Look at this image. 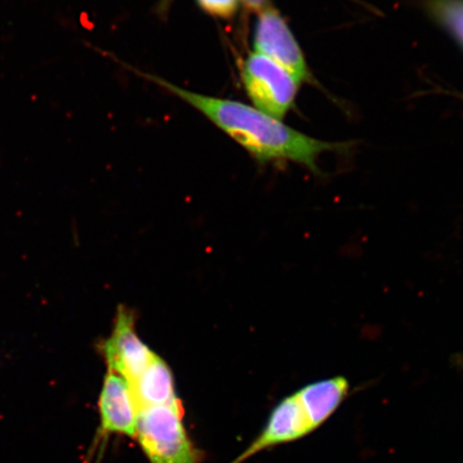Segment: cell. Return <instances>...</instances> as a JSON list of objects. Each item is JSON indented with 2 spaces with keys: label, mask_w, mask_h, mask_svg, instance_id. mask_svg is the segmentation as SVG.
I'll list each match as a JSON object with an SVG mask.
<instances>
[{
  "label": "cell",
  "mask_w": 463,
  "mask_h": 463,
  "mask_svg": "<svg viewBox=\"0 0 463 463\" xmlns=\"http://www.w3.org/2000/svg\"><path fill=\"white\" fill-rule=\"evenodd\" d=\"M350 391L349 380L341 375L303 386L276 405L258 438L231 463H244L260 451L309 437L333 418Z\"/></svg>",
  "instance_id": "cell-2"
},
{
  "label": "cell",
  "mask_w": 463,
  "mask_h": 463,
  "mask_svg": "<svg viewBox=\"0 0 463 463\" xmlns=\"http://www.w3.org/2000/svg\"><path fill=\"white\" fill-rule=\"evenodd\" d=\"M241 2L250 13L256 14H260V11L269 8L270 5L269 0H241Z\"/></svg>",
  "instance_id": "cell-10"
},
{
  "label": "cell",
  "mask_w": 463,
  "mask_h": 463,
  "mask_svg": "<svg viewBox=\"0 0 463 463\" xmlns=\"http://www.w3.org/2000/svg\"><path fill=\"white\" fill-rule=\"evenodd\" d=\"M136 437L149 463L200 462L184 430L179 401L138 411Z\"/></svg>",
  "instance_id": "cell-3"
},
{
  "label": "cell",
  "mask_w": 463,
  "mask_h": 463,
  "mask_svg": "<svg viewBox=\"0 0 463 463\" xmlns=\"http://www.w3.org/2000/svg\"><path fill=\"white\" fill-rule=\"evenodd\" d=\"M143 75L198 109L260 164L292 161L317 173V160L321 154L345 147V144L324 142L306 136L244 103L201 95L154 75Z\"/></svg>",
  "instance_id": "cell-1"
},
{
  "label": "cell",
  "mask_w": 463,
  "mask_h": 463,
  "mask_svg": "<svg viewBox=\"0 0 463 463\" xmlns=\"http://www.w3.org/2000/svg\"><path fill=\"white\" fill-rule=\"evenodd\" d=\"M241 0H196L201 10L217 19L230 20L240 8Z\"/></svg>",
  "instance_id": "cell-9"
},
{
  "label": "cell",
  "mask_w": 463,
  "mask_h": 463,
  "mask_svg": "<svg viewBox=\"0 0 463 463\" xmlns=\"http://www.w3.org/2000/svg\"><path fill=\"white\" fill-rule=\"evenodd\" d=\"M98 407L100 427L97 441H103L111 434L136 437L138 409L128 382L118 374L109 372L103 382Z\"/></svg>",
  "instance_id": "cell-7"
},
{
  "label": "cell",
  "mask_w": 463,
  "mask_h": 463,
  "mask_svg": "<svg viewBox=\"0 0 463 463\" xmlns=\"http://www.w3.org/2000/svg\"><path fill=\"white\" fill-rule=\"evenodd\" d=\"M241 79L254 108L276 119L285 118L297 100L298 80L262 54L248 56L242 65Z\"/></svg>",
  "instance_id": "cell-4"
},
{
  "label": "cell",
  "mask_w": 463,
  "mask_h": 463,
  "mask_svg": "<svg viewBox=\"0 0 463 463\" xmlns=\"http://www.w3.org/2000/svg\"><path fill=\"white\" fill-rule=\"evenodd\" d=\"M109 372L118 374L131 384L152 362L155 353L138 337L135 317L120 307L116 316L114 329L102 346Z\"/></svg>",
  "instance_id": "cell-6"
},
{
  "label": "cell",
  "mask_w": 463,
  "mask_h": 463,
  "mask_svg": "<svg viewBox=\"0 0 463 463\" xmlns=\"http://www.w3.org/2000/svg\"><path fill=\"white\" fill-rule=\"evenodd\" d=\"M256 53L269 57L291 73L300 84L314 82L302 49L279 11H260L253 33Z\"/></svg>",
  "instance_id": "cell-5"
},
{
  "label": "cell",
  "mask_w": 463,
  "mask_h": 463,
  "mask_svg": "<svg viewBox=\"0 0 463 463\" xmlns=\"http://www.w3.org/2000/svg\"><path fill=\"white\" fill-rule=\"evenodd\" d=\"M129 386L138 411L178 402L171 369L156 354L148 366Z\"/></svg>",
  "instance_id": "cell-8"
}]
</instances>
